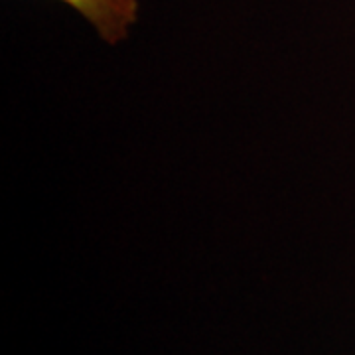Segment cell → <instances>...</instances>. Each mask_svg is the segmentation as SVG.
I'll use <instances>...</instances> for the list:
<instances>
[{
    "label": "cell",
    "mask_w": 355,
    "mask_h": 355,
    "mask_svg": "<svg viewBox=\"0 0 355 355\" xmlns=\"http://www.w3.org/2000/svg\"><path fill=\"white\" fill-rule=\"evenodd\" d=\"M77 12L107 46L127 42L140 20V0H58Z\"/></svg>",
    "instance_id": "1"
}]
</instances>
